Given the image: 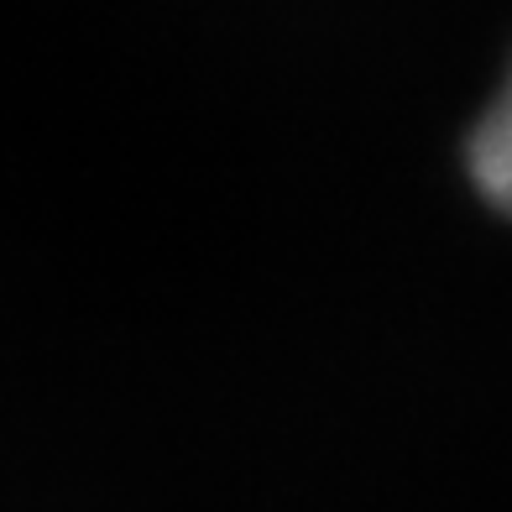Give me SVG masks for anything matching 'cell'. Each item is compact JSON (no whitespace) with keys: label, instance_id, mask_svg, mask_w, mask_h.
<instances>
[{"label":"cell","instance_id":"1","mask_svg":"<svg viewBox=\"0 0 512 512\" xmlns=\"http://www.w3.org/2000/svg\"><path fill=\"white\" fill-rule=\"evenodd\" d=\"M471 173H476V189L512 215V68H507V79L497 89V100L486 105V115L476 121Z\"/></svg>","mask_w":512,"mask_h":512}]
</instances>
